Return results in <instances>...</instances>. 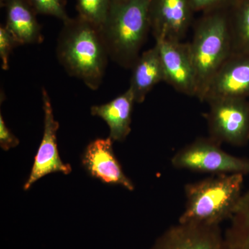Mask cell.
<instances>
[{
	"label": "cell",
	"instance_id": "1",
	"mask_svg": "<svg viewBox=\"0 0 249 249\" xmlns=\"http://www.w3.org/2000/svg\"><path fill=\"white\" fill-rule=\"evenodd\" d=\"M56 55L67 73L90 89L102 84L109 57L100 28L78 16L69 18L59 34Z\"/></svg>",
	"mask_w": 249,
	"mask_h": 249
},
{
	"label": "cell",
	"instance_id": "2",
	"mask_svg": "<svg viewBox=\"0 0 249 249\" xmlns=\"http://www.w3.org/2000/svg\"><path fill=\"white\" fill-rule=\"evenodd\" d=\"M244 176L214 175L185 185L186 204L181 224L219 227L230 220L243 196Z\"/></svg>",
	"mask_w": 249,
	"mask_h": 249
},
{
	"label": "cell",
	"instance_id": "3",
	"mask_svg": "<svg viewBox=\"0 0 249 249\" xmlns=\"http://www.w3.org/2000/svg\"><path fill=\"white\" fill-rule=\"evenodd\" d=\"M150 0L111 1L107 18L100 28L109 58L132 69L150 31Z\"/></svg>",
	"mask_w": 249,
	"mask_h": 249
},
{
	"label": "cell",
	"instance_id": "4",
	"mask_svg": "<svg viewBox=\"0 0 249 249\" xmlns=\"http://www.w3.org/2000/svg\"><path fill=\"white\" fill-rule=\"evenodd\" d=\"M189 45L196 71V98L204 102L211 81L232 53L227 10L203 14L195 26Z\"/></svg>",
	"mask_w": 249,
	"mask_h": 249
},
{
	"label": "cell",
	"instance_id": "5",
	"mask_svg": "<svg viewBox=\"0 0 249 249\" xmlns=\"http://www.w3.org/2000/svg\"><path fill=\"white\" fill-rule=\"evenodd\" d=\"M178 170L214 175H249V159L224 151L211 137H201L178 150L171 159Z\"/></svg>",
	"mask_w": 249,
	"mask_h": 249
},
{
	"label": "cell",
	"instance_id": "6",
	"mask_svg": "<svg viewBox=\"0 0 249 249\" xmlns=\"http://www.w3.org/2000/svg\"><path fill=\"white\" fill-rule=\"evenodd\" d=\"M204 114L209 137L216 142L242 147L249 142V102L244 98H224L207 103Z\"/></svg>",
	"mask_w": 249,
	"mask_h": 249
},
{
	"label": "cell",
	"instance_id": "7",
	"mask_svg": "<svg viewBox=\"0 0 249 249\" xmlns=\"http://www.w3.org/2000/svg\"><path fill=\"white\" fill-rule=\"evenodd\" d=\"M195 14L191 0H150L149 21L156 42L182 40Z\"/></svg>",
	"mask_w": 249,
	"mask_h": 249
},
{
	"label": "cell",
	"instance_id": "8",
	"mask_svg": "<svg viewBox=\"0 0 249 249\" xmlns=\"http://www.w3.org/2000/svg\"><path fill=\"white\" fill-rule=\"evenodd\" d=\"M42 106L45 113L44 133L42 142L36 154L30 176L24 186L27 191L37 180L51 173H71V167L63 163L59 155L57 145V132L59 123L54 117L52 102L47 90L42 88Z\"/></svg>",
	"mask_w": 249,
	"mask_h": 249
},
{
	"label": "cell",
	"instance_id": "9",
	"mask_svg": "<svg viewBox=\"0 0 249 249\" xmlns=\"http://www.w3.org/2000/svg\"><path fill=\"white\" fill-rule=\"evenodd\" d=\"M156 44L160 48L164 82L179 93L196 97V71L189 43L165 40L157 41Z\"/></svg>",
	"mask_w": 249,
	"mask_h": 249
},
{
	"label": "cell",
	"instance_id": "10",
	"mask_svg": "<svg viewBox=\"0 0 249 249\" xmlns=\"http://www.w3.org/2000/svg\"><path fill=\"white\" fill-rule=\"evenodd\" d=\"M150 249H227L219 227L181 224L167 229Z\"/></svg>",
	"mask_w": 249,
	"mask_h": 249
},
{
	"label": "cell",
	"instance_id": "11",
	"mask_svg": "<svg viewBox=\"0 0 249 249\" xmlns=\"http://www.w3.org/2000/svg\"><path fill=\"white\" fill-rule=\"evenodd\" d=\"M110 137L97 139L90 142L83 156V164L93 178L108 184L119 185L134 191L132 181L124 173L114 155Z\"/></svg>",
	"mask_w": 249,
	"mask_h": 249
},
{
	"label": "cell",
	"instance_id": "12",
	"mask_svg": "<svg viewBox=\"0 0 249 249\" xmlns=\"http://www.w3.org/2000/svg\"><path fill=\"white\" fill-rule=\"evenodd\" d=\"M249 96V55L231 54L211 81L204 102Z\"/></svg>",
	"mask_w": 249,
	"mask_h": 249
},
{
	"label": "cell",
	"instance_id": "13",
	"mask_svg": "<svg viewBox=\"0 0 249 249\" xmlns=\"http://www.w3.org/2000/svg\"><path fill=\"white\" fill-rule=\"evenodd\" d=\"M6 10V27L20 45L41 44L44 40L37 13L29 0H0Z\"/></svg>",
	"mask_w": 249,
	"mask_h": 249
},
{
	"label": "cell",
	"instance_id": "14",
	"mask_svg": "<svg viewBox=\"0 0 249 249\" xmlns=\"http://www.w3.org/2000/svg\"><path fill=\"white\" fill-rule=\"evenodd\" d=\"M132 70L129 89L133 93L135 103H142L154 87L165 80L158 45L155 44L140 55Z\"/></svg>",
	"mask_w": 249,
	"mask_h": 249
},
{
	"label": "cell",
	"instance_id": "15",
	"mask_svg": "<svg viewBox=\"0 0 249 249\" xmlns=\"http://www.w3.org/2000/svg\"><path fill=\"white\" fill-rule=\"evenodd\" d=\"M135 103L129 89L110 102L91 107V114L106 121L109 128V137L115 142H124L130 134L132 112Z\"/></svg>",
	"mask_w": 249,
	"mask_h": 249
},
{
	"label": "cell",
	"instance_id": "16",
	"mask_svg": "<svg viewBox=\"0 0 249 249\" xmlns=\"http://www.w3.org/2000/svg\"><path fill=\"white\" fill-rule=\"evenodd\" d=\"M232 53L249 55V0H235L227 9Z\"/></svg>",
	"mask_w": 249,
	"mask_h": 249
},
{
	"label": "cell",
	"instance_id": "17",
	"mask_svg": "<svg viewBox=\"0 0 249 249\" xmlns=\"http://www.w3.org/2000/svg\"><path fill=\"white\" fill-rule=\"evenodd\" d=\"M224 234L227 249H249V190L243 193Z\"/></svg>",
	"mask_w": 249,
	"mask_h": 249
},
{
	"label": "cell",
	"instance_id": "18",
	"mask_svg": "<svg viewBox=\"0 0 249 249\" xmlns=\"http://www.w3.org/2000/svg\"><path fill=\"white\" fill-rule=\"evenodd\" d=\"M78 16L101 28L107 18L111 0H76Z\"/></svg>",
	"mask_w": 249,
	"mask_h": 249
},
{
	"label": "cell",
	"instance_id": "19",
	"mask_svg": "<svg viewBox=\"0 0 249 249\" xmlns=\"http://www.w3.org/2000/svg\"><path fill=\"white\" fill-rule=\"evenodd\" d=\"M37 14L53 16L62 22L70 18L63 0H29Z\"/></svg>",
	"mask_w": 249,
	"mask_h": 249
},
{
	"label": "cell",
	"instance_id": "20",
	"mask_svg": "<svg viewBox=\"0 0 249 249\" xmlns=\"http://www.w3.org/2000/svg\"><path fill=\"white\" fill-rule=\"evenodd\" d=\"M20 45L11 31L1 25L0 27V58H1V68L3 70H9V58L13 49Z\"/></svg>",
	"mask_w": 249,
	"mask_h": 249
},
{
	"label": "cell",
	"instance_id": "21",
	"mask_svg": "<svg viewBox=\"0 0 249 249\" xmlns=\"http://www.w3.org/2000/svg\"><path fill=\"white\" fill-rule=\"evenodd\" d=\"M195 12L207 13L227 10L235 0H191Z\"/></svg>",
	"mask_w": 249,
	"mask_h": 249
},
{
	"label": "cell",
	"instance_id": "22",
	"mask_svg": "<svg viewBox=\"0 0 249 249\" xmlns=\"http://www.w3.org/2000/svg\"><path fill=\"white\" fill-rule=\"evenodd\" d=\"M19 139L12 133L5 124L4 118L0 114V146L5 151L19 145Z\"/></svg>",
	"mask_w": 249,
	"mask_h": 249
},
{
	"label": "cell",
	"instance_id": "23",
	"mask_svg": "<svg viewBox=\"0 0 249 249\" xmlns=\"http://www.w3.org/2000/svg\"><path fill=\"white\" fill-rule=\"evenodd\" d=\"M111 1H124V0H111Z\"/></svg>",
	"mask_w": 249,
	"mask_h": 249
}]
</instances>
